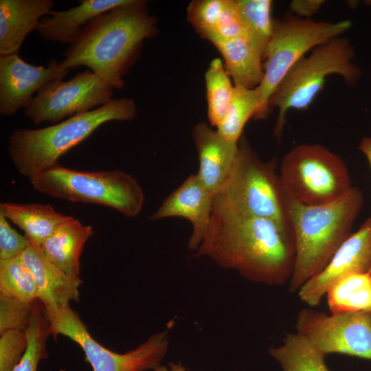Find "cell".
<instances>
[{
  "instance_id": "cell-1",
  "label": "cell",
  "mask_w": 371,
  "mask_h": 371,
  "mask_svg": "<svg viewBox=\"0 0 371 371\" xmlns=\"http://www.w3.org/2000/svg\"><path fill=\"white\" fill-rule=\"evenodd\" d=\"M196 256H207L249 280L268 285L289 281L295 246L291 229L238 212L214 196L207 230Z\"/></svg>"
},
{
  "instance_id": "cell-2",
  "label": "cell",
  "mask_w": 371,
  "mask_h": 371,
  "mask_svg": "<svg viewBox=\"0 0 371 371\" xmlns=\"http://www.w3.org/2000/svg\"><path fill=\"white\" fill-rule=\"evenodd\" d=\"M147 2L131 0L92 19L59 61L69 70L85 66L113 89L125 86L124 76L138 57L144 40L157 31Z\"/></svg>"
},
{
  "instance_id": "cell-3",
  "label": "cell",
  "mask_w": 371,
  "mask_h": 371,
  "mask_svg": "<svg viewBox=\"0 0 371 371\" xmlns=\"http://www.w3.org/2000/svg\"><path fill=\"white\" fill-rule=\"evenodd\" d=\"M284 193L286 214L295 246V265L289 288L293 293L321 272L352 234L364 197L362 191L353 186L334 202L307 205Z\"/></svg>"
},
{
  "instance_id": "cell-4",
  "label": "cell",
  "mask_w": 371,
  "mask_h": 371,
  "mask_svg": "<svg viewBox=\"0 0 371 371\" xmlns=\"http://www.w3.org/2000/svg\"><path fill=\"white\" fill-rule=\"evenodd\" d=\"M137 113L131 98L111 99L90 111L38 129H16L8 139L11 160L18 172L29 179L58 164V159L110 121H129Z\"/></svg>"
},
{
  "instance_id": "cell-5",
  "label": "cell",
  "mask_w": 371,
  "mask_h": 371,
  "mask_svg": "<svg viewBox=\"0 0 371 371\" xmlns=\"http://www.w3.org/2000/svg\"><path fill=\"white\" fill-rule=\"evenodd\" d=\"M355 51L350 41L337 36L315 47L297 61L285 75L270 98L271 110L278 109L273 135L280 140L289 110H305L323 89L326 78L338 75L349 86L359 79L360 68L354 63Z\"/></svg>"
},
{
  "instance_id": "cell-6",
  "label": "cell",
  "mask_w": 371,
  "mask_h": 371,
  "mask_svg": "<svg viewBox=\"0 0 371 371\" xmlns=\"http://www.w3.org/2000/svg\"><path fill=\"white\" fill-rule=\"evenodd\" d=\"M29 179L33 188L44 194L110 207L126 217L137 216L145 201L137 181L120 170L87 172L58 164Z\"/></svg>"
},
{
  "instance_id": "cell-7",
  "label": "cell",
  "mask_w": 371,
  "mask_h": 371,
  "mask_svg": "<svg viewBox=\"0 0 371 371\" xmlns=\"http://www.w3.org/2000/svg\"><path fill=\"white\" fill-rule=\"evenodd\" d=\"M352 26L350 20L315 21L288 14L273 19V34L264 59V78L257 87L261 99L256 120L267 117L269 103L279 84L305 54L328 41L339 36Z\"/></svg>"
},
{
  "instance_id": "cell-8",
  "label": "cell",
  "mask_w": 371,
  "mask_h": 371,
  "mask_svg": "<svg viewBox=\"0 0 371 371\" xmlns=\"http://www.w3.org/2000/svg\"><path fill=\"white\" fill-rule=\"evenodd\" d=\"M280 168L284 192L304 205L334 202L353 187L341 157L319 144H302L291 148L283 156Z\"/></svg>"
},
{
  "instance_id": "cell-9",
  "label": "cell",
  "mask_w": 371,
  "mask_h": 371,
  "mask_svg": "<svg viewBox=\"0 0 371 371\" xmlns=\"http://www.w3.org/2000/svg\"><path fill=\"white\" fill-rule=\"evenodd\" d=\"M216 196L238 212L268 218L291 229L284 190L276 172V158L269 161L260 160L244 137L238 142L232 175L223 191Z\"/></svg>"
},
{
  "instance_id": "cell-10",
  "label": "cell",
  "mask_w": 371,
  "mask_h": 371,
  "mask_svg": "<svg viewBox=\"0 0 371 371\" xmlns=\"http://www.w3.org/2000/svg\"><path fill=\"white\" fill-rule=\"evenodd\" d=\"M45 315L50 335L65 336L78 344L93 371L154 370L161 365L168 350L166 331L156 333L135 349L120 354L95 341L70 306L54 311H45Z\"/></svg>"
},
{
  "instance_id": "cell-11",
  "label": "cell",
  "mask_w": 371,
  "mask_h": 371,
  "mask_svg": "<svg viewBox=\"0 0 371 371\" xmlns=\"http://www.w3.org/2000/svg\"><path fill=\"white\" fill-rule=\"evenodd\" d=\"M113 95V89L87 69L67 81L60 79L45 84L23 108V112L34 124L45 122L54 124L106 104Z\"/></svg>"
},
{
  "instance_id": "cell-12",
  "label": "cell",
  "mask_w": 371,
  "mask_h": 371,
  "mask_svg": "<svg viewBox=\"0 0 371 371\" xmlns=\"http://www.w3.org/2000/svg\"><path fill=\"white\" fill-rule=\"evenodd\" d=\"M296 328L325 355L339 353L371 360V311L328 315L304 308L297 315Z\"/></svg>"
},
{
  "instance_id": "cell-13",
  "label": "cell",
  "mask_w": 371,
  "mask_h": 371,
  "mask_svg": "<svg viewBox=\"0 0 371 371\" xmlns=\"http://www.w3.org/2000/svg\"><path fill=\"white\" fill-rule=\"evenodd\" d=\"M370 269L371 216L344 241L324 269L299 289L298 295L309 306H316L336 282Z\"/></svg>"
},
{
  "instance_id": "cell-14",
  "label": "cell",
  "mask_w": 371,
  "mask_h": 371,
  "mask_svg": "<svg viewBox=\"0 0 371 371\" xmlns=\"http://www.w3.org/2000/svg\"><path fill=\"white\" fill-rule=\"evenodd\" d=\"M69 71L61 68L54 58L43 67L25 62L19 54L0 56V114H16L43 86L63 79Z\"/></svg>"
},
{
  "instance_id": "cell-15",
  "label": "cell",
  "mask_w": 371,
  "mask_h": 371,
  "mask_svg": "<svg viewBox=\"0 0 371 371\" xmlns=\"http://www.w3.org/2000/svg\"><path fill=\"white\" fill-rule=\"evenodd\" d=\"M213 200L214 195L198 175L192 174L164 200L149 219L155 221L176 216L188 219L193 227L188 247L196 250L210 223Z\"/></svg>"
},
{
  "instance_id": "cell-16",
  "label": "cell",
  "mask_w": 371,
  "mask_h": 371,
  "mask_svg": "<svg viewBox=\"0 0 371 371\" xmlns=\"http://www.w3.org/2000/svg\"><path fill=\"white\" fill-rule=\"evenodd\" d=\"M192 137L199 156L196 175L214 196L218 194L225 188L234 168L238 142L227 141L203 122L195 125Z\"/></svg>"
},
{
  "instance_id": "cell-17",
  "label": "cell",
  "mask_w": 371,
  "mask_h": 371,
  "mask_svg": "<svg viewBox=\"0 0 371 371\" xmlns=\"http://www.w3.org/2000/svg\"><path fill=\"white\" fill-rule=\"evenodd\" d=\"M54 0H0V56L19 54L27 35L52 11Z\"/></svg>"
},
{
  "instance_id": "cell-18",
  "label": "cell",
  "mask_w": 371,
  "mask_h": 371,
  "mask_svg": "<svg viewBox=\"0 0 371 371\" xmlns=\"http://www.w3.org/2000/svg\"><path fill=\"white\" fill-rule=\"evenodd\" d=\"M21 257L34 276L38 300L46 311L65 308L71 300H79L80 285L53 265L30 242Z\"/></svg>"
},
{
  "instance_id": "cell-19",
  "label": "cell",
  "mask_w": 371,
  "mask_h": 371,
  "mask_svg": "<svg viewBox=\"0 0 371 371\" xmlns=\"http://www.w3.org/2000/svg\"><path fill=\"white\" fill-rule=\"evenodd\" d=\"M187 16L195 30L209 41L234 37L248 39L236 0H195L190 3Z\"/></svg>"
},
{
  "instance_id": "cell-20",
  "label": "cell",
  "mask_w": 371,
  "mask_h": 371,
  "mask_svg": "<svg viewBox=\"0 0 371 371\" xmlns=\"http://www.w3.org/2000/svg\"><path fill=\"white\" fill-rule=\"evenodd\" d=\"M93 234L91 225H83L71 216L42 244L39 249L53 265L81 285L80 256L85 243Z\"/></svg>"
},
{
  "instance_id": "cell-21",
  "label": "cell",
  "mask_w": 371,
  "mask_h": 371,
  "mask_svg": "<svg viewBox=\"0 0 371 371\" xmlns=\"http://www.w3.org/2000/svg\"><path fill=\"white\" fill-rule=\"evenodd\" d=\"M131 0H80L67 10L51 11L41 19L37 32L45 41L71 45L82 29L99 14Z\"/></svg>"
},
{
  "instance_id": "cell-22",
  "label": "cell",
  "mask_w": 371,
  "mask_h": 371,
  "mask_svg": "<svg viewBox=\"0 0 371 371\" xmlns=\"http://www.w3.org/2000/svg\"><path fill=\"white\" fill-rule=\"evenodd\" d=\"M223 56L225 70L234 86L255 89L264 78L263 58L245 38H216L210 41Z\"/></svg>"
},
{
  "instance_id": "cell-23",
  "label": "cell",
  "mask_w": 371,
  "mask_h": 371,
  "mask_svg": "<svg viewBox=\"0 0 371 371\" xmlns=\"http://www.w3.org/2000/svg\"><path fill=\"white\" fill-rule=\"evenodd\" d=\"M3 214L25 232L30 242L37 248L70 218L56 211L50 205L41 203H0Z\"/></svg>"
},
{
  "instance_id": "cell-24",
  "label": "cell",
  "mask_w": 371,
  "mask_h": 371,
  "mask_svg": "<svg viewBox=\"0 0 371 371\" xmlns=\"http://www.w3.org/2000/svg\"><path fill=\"white\" fill-rule=\"evenodd\" d=\"M331 313L371 311V277L369 273L346 276L327 291Z\"/></svg>"
},
{
  "instance_id": "cell-25",
  "label": "cell",
  "mask_w": 371,
  "mask_h": 371,
  "mask_svg": "<svg viewBox=\"0 0 371 371\" xmlns=\"http://www.w3.org/2000/svg\"><path fill=\"white\" fill-rule=\"evenodd\" d=\"M269 352L283 371H330L324 361L325 355L297 333L286 335L282 344L271 348Z\"/></svg>"
},
{
  "instance_id": "cell-26",
  "label": "cell",
  "mask_w": 371,
  "mask_h": 371,
  "mask_svg": "<svg viewBox=\"0 0 371 371\" xmlns=\"http://www.w3.org/2000/svg\"><path fill=\"white\" fill-rule=\"evenodd\" d=\"M261 105L256 88L234 86L232 99L217 131L227 141L238 143L247 121L258 113Z\"/></svg>"
},
{
  "instance_id": "cell-27",
  "label": "cell",
  "mask_w": 371,
  "mask_h": 371,
  "mask_svg": "<svg viewBox=\"0 0 371 371\" xmlns=\"http://www.w3.org/2000/svg\"><path fill=\"white\" fill-rule=\"evenodd\" d=\"M249 41L264 59L273 34L271 0H236Z\"/></svg>"
},
{
  "instance_id": "cell-28",
  "label": "cell",
  "mask_w": 371,
  "mask_h": 371,
  "mask_svg": "<svg viewBox=\"0 0 371 371\" xmlns=\"http://www.w3.org/2000/svg\"><path fill=\"white\" fill-rule=\"evenodd\" d=\"M207 115L210 124L216 128L225 117L234 87L222 60L213 59L205 72Z\"/></svg>"
},
{
  "instance_id": "cell-29",
  "label": "cell",
  "mask_w": 371,
  "mask_h": 371,
  "mask_svg": "<svg viewBox=\"0 0 371 371\" xmlns=\"http://www.w3.org/2000/svg\"><path fill=\"white\" fill-rule=\"evenodd\" d=\"M0 294L27 302L38 300L34 276L21 256L0 260Z\"/></svg>"
},
{
  "instance_id": "cell-30",
  "label": "cell",
  "mask_w": 371,
  "mask_h": 371,
  "mask_svg": "<svg viewBox=\"0 0 371 371\" xmlns=\"http://www.w3.org/2000/svg\"><path fill=\"white\" fill-rule=\"evenodd\" d=\"M27 334V350L12 371H37L39 361L48 357L47 339L50 335L49 324L44 306L38 300L34 305Z\"/></svg>"
},
{
  "instance_id": "cell-31",
  "label": "cell",
  "mask_w": 371,
  "mask_h": 371,
  "mask_svg": "<svg viewBox=\"0 0 371 371\" xmlns=\"http://www.w3.org/2000/svg\"><path fill=\"white\" fill-rule=\"evenodd\" d=\"M34 303L0 294V335L11 330H26Z\"/></svg>"
},
{
  "instance_id": "cell-32",
  "label": "cell",
  "mask_w": 371,
  "mask_h": 371,
  "mask_svg": "<svg viewBox=\"0 0 371 371\" xmlns=\"http://www.w3.org/2000/svg\"><path fill=\"white\" fill-rule=\"evenodd\" d=\"M0 336V371H12L27 350V330H8Z\"/></svg>"
},
{
  "instance_id": "cell-33",
  "label": "cell",
  "mask_w": 371,
  "mask_h": 371,
  "mask_svg": "<svg viewBox=\"0 0 371 371\" xmlns=\"http://www.w3.org/2000/svg\"><path fill=\"white\" fill-rule=\"evenodd\" d=\"M29 245L26 236L14 230L8 220L0 214V260L21 256Z\"/></svg>"
},
{
  "instance_id": "cell-34",
  "label": "cell",
  "mask_w": 371,
  "mask_h": 371,
  "mask_svg": "<svg viewBox=\"0 0 371 371\" xmlns=\"http://www.w3.org/2000/svg\"><path fill=\"white\" fill-rule=\"evenodd\" d=\"M323 0H294L290 3V9L295 16L310 19L324 3Z\"/></svg>"
},
{
  "instance_id": "cell-35",
  "label": "cell",
  "mask_w": 371,
  "mask_h": 371,
  "mask_svg": "<svg viewBox=\"0 0 371 371\" xmlns=\"http://www.w3.org/2000/svg\"><path fill=\"white\" fill-rule=\"evenodd\" d=\"M358 148L366 157L371 169V137H363Z\"/></svg>"
},
{
  "instance_id": "cell-36",
  "label": "cell",
  "mask_w": 371,
  "mask_h": 371,
  "mask_svg": "<svg viewBox=\"0 0 371 371\" xmlns=\"http://www.w3.org/2000/svg\"><path fill=\"white\" fill-rule=\"evenodd\" d=\"M153 371H186L180 363H169L168 366H159Z\"/></svg>"
},
{
  "instance_id": "cell-37",
  "label": "cell",
  "mask_w": 371,
  "mask_h": 371,
  "mask_svg": "<svg viewBox=\"0 0 371 371\" xmlns=\"http://www.w3.org/2000/svg\"><path fill=\"white\" fill-rule=\"evenodd\" d=\"M368 5H371V1H366Z\"/></svg>"
},
{
  "instance_id": "cell-38",
  "label": "cell",
  "mask_w": 371,
  "mask_h": 371,
  "mask_svg": "<svg viewBox=\"0 0 371 371\" xmlns=\"http://www.w3.org/2000/svg\"><path fill=\"white\" fill-rule=\"evenodd\" d=\"M369 273H370V277H371V269H370V271H369Z\"/></svg>"
}]
</instances>
